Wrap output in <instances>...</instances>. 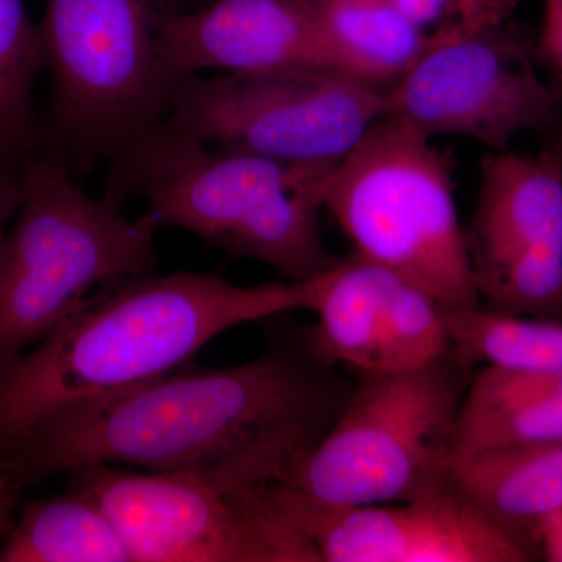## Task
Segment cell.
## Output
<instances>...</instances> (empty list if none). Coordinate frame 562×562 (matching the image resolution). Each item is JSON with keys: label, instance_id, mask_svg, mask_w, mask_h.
<instances>
[{"label": "cell", "instance_id": "cell-24", "mask_svg": "<svg viewBox=\"0 0 562 562\" xmlns=\"http://www.w3.org/2000/svg\"><path fill=\"white\" fill-rule=\"evenodd\" d=\"M539 557L550 562H562V508L543 517L531 532Z\"/></svg>", "mask_w": 562, "mask_h": 562}, {"label": "cell", "instance_id": "cell-5", "mask_svg": "<svg viewBox=\"0 0 562 562\" xmlns=\"http://www.w3.org/2000/svg\"><path fill=\"white\" fill-rule=\"evenodd\" d=\"M21 201L0 241V371L50 335L102 284L157 269L161 224L90 198L50 151L21 169Z\"/></svg>", "mask_w": 562, "mask_h": 562}, {"label": "cell", "instance_id": "cell-8", "mask_svg": "<svg viewBox=\"0 0 562 562\" xmlns=\"http://www.w3.org/2000/svg\"><path fill=\"white\" fill-rule=\"evenodd\" d=\"M386 114L384 90L330 68L179 81L166 124L217 149L338 165Z\"/></svg>", "mask_w": 562, "mask_h": 562}, {"label": "cell", "instance_id": "cell-12", "mask_svg": "<svg viewBox=\"0 0 562 562\" xmlns=\"http://www.w3.org/2000/svg\"><path fill=\"white\" fill-rule=\"evenodd\" d=\"M321 562H527L539 557L452 486L413 501L331 508L272 483Z\"/></svg>", "mask_w": 562, "mask_h": 562}, {"label": "cell", "instance_id": "cell-26", "mask_svg": "<svg viewBox=\"0 0 562 562\" xmlns=\"http://www.w3.org/2000/svg\"><path fill=\"white\" fill-rule=\"evenodd\" d=\"M549 150L552 151L554 158H557L558 165H560L562 171V127L557 132V135H554L552 146H550Z\"/></svg>", "mask_w": 562, "mask_h": 562}, {"label": "cell", "instance_id": "cell-23", "mask_svg": "<svg viewBox=\"0 0 562 562\" xmlns=\"http://www.w3.org/2000/svg\"><path fill=\"white\" fill-rule=\"evenodd\" d=\"M21 169L0 162V241L9 231L21 201Z\"/></svg>", "mask_w": 562, "mask_h": 562}, {"label": "cell", "instance_id": "cell-18", "mask_svg": "<svg viewBox=\"0 0 562 562\" xmlns=\"http://www.w3.org/2000/svg\"><path fill=\"white\" fill-rule=\"evenodd\" d=\"M453 357L516 371H562V322L513 316L487 306L443 310Z\"/></svg>", "mask_w": 562, "mask_h": 562}, {"label": "cell", "instance_id": "cell-21", "mask_svg": "<svg viewBox=\"0 0 562 562\" xmlns=\"http://www.w3.org/2000/svg\"><path fill=\"white\" fill-rule=\"evenodd\" d=\"M403 13L420 29L442 31H476L512 21L519 0H394Z\"/></svg>", "mask_w": 562, "mask_h": 562}, {"label": "cell", "instance_id": "cell-16", "mask_svg": "<svg viewBox=\"0 0 562 562\" xmlns=\"http://www.w3.org/2000/svg\"><path fill=\"white\" fill-rule=\"evenodd\" d=\"M344 72L386 90L419 57L428 35L394 0H310Z\"/></svg>", "mask_w": 562, "mask_h": 562}, {"label": "cell", "instance_id": "cell-17", "mask_svg": "<svg viewBox=\"0 0 562 562\" xmlns=\"http://www.w3.org/2000/svg\"><path fill=\"white\" fill-rule=\"evenodd\" d=\"M0 562H132L110 517L90 494L70 487L25 503L0 546Z\"/></svg>", "mask_w": 562, "mask_h": 562}, {"label": "cell", "instance_id": "cell-14", "mask_svg": "<svg viewBox=\"0 0 562 562\" xmlns=\"http://www.w3.org/2000/svg\"><path fill=\"white\" fill-rule=\"evenodd\" d=\"M161 46L177 85L209 69L342 70L310 0H213L190 13L173 11Z\"/></svg>", "mask_w": 562, "mask_h": 562}, {"label": "cell", "instance_id": "cell-9", "mask_svg": "<svg viewBox=\"0 0 562 562\" xmlns=\"http://www.w3.org/2000/svg\"><path fill=\"white\" fill-rule=\"evenodd\" d=\"M110 517L132 562H321L271 484L224 490L191 473L70 472Z\"/></svg>", "mask_w": 562, "mask_h": 562}, {"label": "cell", "instance_id": "cell-10", "mask_svg": "<svg viewBox=\"0 0 562 562\" xmlns=\"http://www.w3.org/2000/svg\"><path fill=\"white\" fill-rule=\"evenodd\" d=\"M384 98V116L428 138L460 136L491 150L553 128L562 111V92L543 79L535 44L512 21L431 33Z\"/></svg>", "mask_w": 562, "mask_h": 562}, {"label": "cell", "instance_id": "cell-20", "mask_svg": "<svg viewBox=\"0 0 562 562\" xmlns=\"http://www.w3.org/2000/svg\"><path fill=\"white\" fill-rule=\"evenodd\" d=\"M558 439H562V391L524 394L486 412L458 414L452 461L495 447Z\"/></svg>", "mask_w": 562, "mask_h": 562}, {"label": "cell", "instance_id": "cell-4", "mask_svg": "<svg viewBox=\"0 0 562 562\" xmlns=\"http://www.w3.org/2000/svg\"><path fill=\"white\" fill-rule=\"evenodd\" d=\"M176 0H46L38 24L50 98L41 149L74 177L113 165L157 131L177 81L161 33Z\"/></svg>", "mask_w": 562, "mask_h": 562}, {"label": "cell", "instance_id": "cell-6", "mask_svg": "<svg viewBox=\"0 0 562 562\" xmlns=\"http://www.w3.org/2000/svg\"><path fill=\"white\" fill-rule=\"evenodd\" d=\"M453 171L450 151L384 116L333 168L324 199L351 254L412 281L443 310L480 305Z\"/></svg>", "mask_w": 562, "mask_h": 562}, {"label": "cell", "instance_id": "cell-19", "mask_svg": "<svg viewBox=\"0 0 562 562\" xmlns=\"http://www.w3.org/2000/svg\"><path fill=\"white\" fill-rule=\"evenodd\" d=\"M43 72L38 25L24 0H0V162L22 168L41 149L33 87Z\"/></svg>", "mask_w": 562, "mask_h": 562}, {"label": "cell", "instance_id": "cell-2", "mask_svg": "<svg viewBox=\"0 0 562 562\" xmlns=\"http://www.w3.org/2000/svg\"><path fill=\"white\" fill-rule=\"evenodd\" d=\"M324 276L236 286L221 272L122 277L0 371V458L52 414L121 394L191 366L238 325L316 308Z\"/></svg>", "mask_w": 562, "mask_h": 562}, {"label": "cell", "instance_id": "cell-3", "mask_svg": "<svg viewBox=\"0 0 562 562\" xmlns=\"http://www.w3.org/2000/svg\"><path fill=\"white\" fill-rule=\"evenodd\" d=\"M335 166L217 149L162 122L110 165L105 194L120 205L143 195L161 227L183 228L233 258L305 283L339 261L321 225Z\"/></svg>", "mask_w": 562, "mask_h": 562}, {"label": "cell", "instance_id": "cell-13", "mask_svg": "<svg viewBox=\"0 0 562 562\" xmlns=\"http://www.w3.org/2000/svg\"><path fill=\"white\" fill-rule=\"evenodd\" d=\"M314 351L360 375L413 371L452 353L443 308L412 281L355 254L325 273Z\"/></svg>", "mask_w": 562, "mask_h": 562}, {"label": "cell", "instance_id": "cell-15", "mask_svg": "<svg viewBox=\"0 0 562 562\" xmlns=\"http://www.w3.org/2000/svg\"><path fill=\"white\" fill-rule=\"evenodd\" d=\"M449 484L492 520L532 543V528L562 508V439L495 447L453 460Z\"/></svg>", "mask_w": 562, "mask_h": 562}, {"label": "cell", "instance_id": "cell-22", "mask_svg": "<svg viewBox=\"0 0 562 562\" xmlns=\"http://www.w3.org/2000/svg\"><path fill=\"white\" fill-rule=\"evenodd\" d=\"M535 55L538 65L549 72L550 81L562 92V0H543V21Z\"/></svg>", "mask_w": 562, "mask_h": 562}, {"label": "cell", "instance_id": "cell-11", "mask_svg": "<svg viewBox=\"0 0 562 562\" xmlns=\"http://www.w3.org/2000/svg\"><path fill=\"white\" fill-rule=\"evenodd\" d=\"M465 231L480 303L562 322V171L549 149L492 150Z\"/></svg>", "mask_w": 562, "mask_h": 562}, {"label": "cell", "instance_id": "cell-27", "mask_svg": "<svg viewBox=\"0 0 562 562\" xmlns=\"http://www.w3.org/2000/svg\"><path fill=\"white\" fill-rule=\"evenodd\" d=\"M177 2H180V0H177Z\"/></svg>", "mask_w": 562, "mask_h": 562}, {"label": "cell", "instance_id": "cell-7", "mask_svg": "<svg viewBox=\"0 0 562 562\" xmlns=\"http://www.w3.org/2000/svg\"><path fill=\"white\" fill-rule=\"evenodd\" d=\"M469 372L450 353L413 371L360 375L330 430L280 484L331 508L413 501L449 486Z\"/></svg>", "mask_w": 562, "mask_h": 562}, {"label": "cell", "instance_id": "cell-1", "mask_svg": "<svg viewBox=\"0 0 562 562\" xmlns=\"http://www.w3.org/2000/svg\"><path fill=\"white\" fill-rule=\"evenodd\" d=\"M310 342L272 341L231 368H188L41 422L0 458L14 486L94 464L191 473L224 490L281 483L342 412L351 390Z\"/></svg>", "mask_w": 562, "mask_h": 562}, {"label": "cell", "instance_id": "cell-25", "mask_svg": "<svg viewBox=\"0 0 562 562\" xmlns=\"http://www.w3.org/2000/svg\"><path fill=\"white\" fill-rule=\"evenodd\" d=\"M14 484L10 482L7 473L0 468V546L5 541L11 527H13V494Z\"/></svg>", "mask_w": 562, "mask_h": 562}]
</instances>
